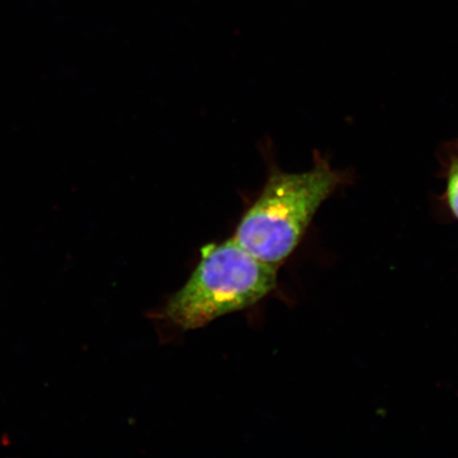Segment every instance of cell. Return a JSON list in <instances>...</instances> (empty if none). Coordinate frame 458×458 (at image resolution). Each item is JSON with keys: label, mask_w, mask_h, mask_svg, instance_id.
Listing matches in <instances>:
<instances>
[{"label": "cell", "mask_w": 458, "mask_h": 458, "mask_svg": "<svg viewBox=\"0 0 458 458\" xmlns=\"http://www.w3.org/2000/svg\"><path fill=\"white\" fill-rule=\"evenodd\" d=\"M445 197L452 214L458 220V156L450 164Z\"/></svg>", "instance_id": "obj_3"}, {"label": "cell", "mask_w": 458, "mask_h": 458, "mask_svg": "<svg viewBox=\"0 0 458 458\" xmlns=\"http://www.w3.org/2000/svg\"><path fill=\"white\" fill-rule=\"evenodd\" d=\"M276 266L250 255L236 239L211 246L165 315L184 330L204 327L265 299L276 286Z\"/></svg>", "instance_id": "obj_2"}, {"label": "cell", "mask_w": 458, "mask_h": 458, "mask_svg": "<svg viewBox=\"0 0 458 458\" xmlns=\"http://www.w3.org/2000/svg\"><path fill=\"white\" fill-rule=\"evenodd\" d=\"M346 182L318 154L311 170L278 172L242 217L233 238L257 259L276 266L293 253L320 206Z\"/></svg>", "instance_id": "obj_1"}]
</instances>
